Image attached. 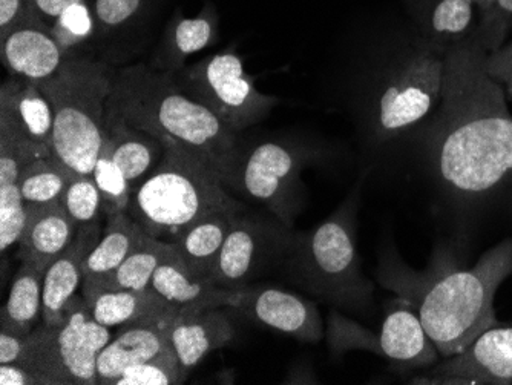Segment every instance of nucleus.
Returning a JSON list of instances; mask_svg holds the SVG:
<instances>
[{"label": "nucleus", "mask_w": 512, "mask_h": 385, "mask_svg": "<svg viewBox=\"0 0 512 385\" xmlns=\"http://www.w3.org/2000/svg\"><path fill=\"white\" fill-rule=\"evenodd\" d=\"M145 237V229L128 212L108 215L99 243L86 258L83 280L112 274Z\"/></svg>", "instance_id": "nucleus-27"}, {"label": "nucleus", "mask_w": 512, "mask_h": 385, "mask_svg": "<svg viewBox=\"0 0 512 385\" xmlns=\"http://www.w3.org/2000/svg\"><path fill=\"white\" fill-rule=\"evenodd\" d=\"M512 275V238L486 251L470 269L440 275L422 293L417 312L442 358L467 349L477 336L499 326L494 297Z\"/></svg>", "instance_id": "nucleus-4"}, {"label": "nucleus", "mask_w": 512, "mask_h": 385, "mask_svg": "<svg viewBox=\"0 0 512 385\" xmlns=\"http://www.w3.org/2000/svg\"><path fill=\"white\" fill-rule=\"evenodd\" d=\"M27 212V226L19 241L17 257L48 270L73 243L79 228L69 217L62 200L27 205Z\"/></svg>", "instance_id": "nucleus-19"}, {"label": "nucleus", "mask_w": 512, "mask_h": 385, "mask_svg": "<svg viewBox=\"0 0 512 385\" xmlns=\"http://www.w3.org/2000/svg\"><path fill=\"white\" fill-rule=\"evenodd\" d=\"M0 122L7 123L31 142L53 149V109L37 83L13 76L2 83Z\"/></svg>", "instance_id": "nucleus-22"}, {"label": "nucleus", "mask_w": 512, "mask_h": 385, "mask_svg": "<svg viewBox=\"0 0 512 385\" xmlns=\"http://www.w3.org/2000/svg\"><path fill=\"white\" fill-rule=\"evenodd\" d=\"M33 5L34 10L39 13V16L45 20L46 24L53 25L54 20L68 10L69 7L79 4V2H86V0H28Z\"/></svg>", "instance_id": "nucleus-41"}, {"label": "nucleus", "mask_w": 512, "mask_h": 385, "mask_svg": "<svg viewBox=\"0 0 512 385\" xmlns=\"http://www.w3.org/2000/svg\"><path fill=\"white\" fill-rule=\"evenodd\" d=\"M27 203L23 201L19 186L0 189V249L2 254L19 244L27 226Z\"/></svg>", "instance_id": "nucleus-36"}, {"label": "nucleus", "mask_w": 512, "mask_h": 385, "mask_svg": "<svg viewBox=\"0 0 512 385\" xmlns=\"http://www.w3.org/2000/svg\"><path fill=\"white\" fill-rule=\"evenodd\" d=\"M488 56L477 34L445 51L434 163L445 185L465 197L488 194L512 174V116Z\"/></svg>", "instance_id": "nucleus-1"}, {"label": "nucleus", "mask_w": 512, "mask_h": 385, "mask_svg": "<svg viewBox=\"0 0 512 385\" xmlns=\"http://www.w3.org/2000/svg\"><path fill=\"white\" fill-rule=\"evenodd\" d=\"M183 93L214 112L230 131L238 132L260 123L279 103L256 88L243 59L235 53L212 54L174 74Z\"/></svg>", "instance_id": "nucleus-9"}, {"label": "nucleus", "mask_w": 512, "mask_h": 385, "mask_svg": "<svg viewBox=\"0 0 512 385\" xmlns=\"http://www.w3.org/2000/svg\"><path fill=\"white\" fill-rule=\"evenodd\" d=\"M413 384H512V327L496 326L473 343L431 369Z\"/></svg>", "instance_id": "nucleus-13"}, {"label": "nucleus", "mask_w": 512, "mask_h": 385, "mask_svg": "<svg viewBox=\"0 0 512 385\" xmlns=\"http://www.w3.org/2000/svg\"><path fill=\"white\" fill-rule=\"evenodd\" d=\"M165 154L129 201L128 214L146 234L174 241L189 226L217 214L243 211L223 180L200 155L174 140H161Z\"/></svg>", "instance_id": "nucleus-3"}, {"label": "nucleus", "mask_w": 512, "mask_h": 385, "mask_svg": "<svg viewBox=\"0 0 512 385\" xmlns=\"http://www.w3.org/2000/svg\"><path fill=\"white\" fill-rule=\"evenodd\" d=\"M27 338L19 364L37 385H97V359L112 335L97 323L83 295H74L62 323H42Z\"/></svg>", "instance_id": "nucleus-7"}, {"label": "nucleus", "mask_w": 512, "mask_h": 385, "mask_svg": "<svg viewBox=\"0 0 512 385\" xmlns=\"http://www.w3.org/2000/svg\"><path fill=\"white\" fill-rule=\"evenodd\" d=\"M302 158L281 143L266 142L244 152L235 189L263 205L272 217L293 229L301 214Z\"/></svg>", "instance_id": "nucleus-12"}, {"label": "nucleus", "mask_w": 512, "mask_h": 385, "mask_svg": "<svg viewBox=\"0 0 512 385\" xmlns=\"http://www.w3.org/2000/svg\"><path fill=\"white\" fill-rule=\"evenodd\" d=\"M114 71L111 63L69 54L37 83L53 109V155L77 174L92 175L102 151Z\"/></svg>", "instance_id": "nucleus-6"}, {"label": "nucleus", "mask_w": 512, "mask_h": 385, "mask_svg": "<svg viewBox=\"0 0 512 385\" xmlns=\"http://www.w3.org/2000/svg\"><path fill=\"white\" fill-rule=\"evenodd\" d=\"M145 5L146 0H92L96 37H108L125 30L143 13Z\"/></svg>", "instance_id": "nucleus-35"}, {"label": "nucleus", "mask_w": 512, "mask_h": 385, "mask_svg": "<svg viewBox=\"0 0 512 385\" xmlns=\"http://www.w3.org/2000/svg\"><path fill=\"white\" fill-rule=\"evenodd\" d=\"M293 229L278 218L237 212L230 224L211 280L223 289L238 290L250 286L275 267H281Z\"/></svg>", "instance_id": "nucleus-10"}, {"label": "nucleus", "mask_w": 512, "mask_h": 385, "mask_svg": "<svg viewBox=\"0 0 512 385\" xmlns=\"http://www.w3.org/2000/svg\"><path fill=\"white\" fill-rule=\"evenodd\" d=\"M106 114L134 128L169 139L200 155L224 185L235 189L244 152L238 134L227 129L214 112L191 99L175 82L148 63L115 68Z\"/></svg>", "instance_id": "nucleus-2"}, {"label": "nucleus", "mask_w": 512, "mask_h": 385, "mask_svg": "<svg viewBox=\"0 0 512 385\" xmlns=\"http://www.w3.org/2000/svg\"><path fill=\"white\" fill-rule=\"evenodd\" d=\"M105 134L112 145V157L134 194L157 168L165 154V146L154 135L134 128L112 114H106Z\"/></svg>", "instance_id": "nucleus-23"}, {"label": "nucleus", "mask_w": 512, "mask_h": 385, "mask_svg": "<svg viewBox=\"0 0 512 385\" xmlns=\"http://www.w3.org/2000/svg\"><path fill=\"white\" fill-rule=\"evenodd\" d=\"M46 270L22 261L11 286L10 297L2 307L0 330L28 335L36 329L42 315L43 281Z\"/></svg>", "instance_id": "nucleus-28"}, {"label": "nucleus", "mask_w": 512, "mask_h": 385, "mask_svg": "<svg viewBox=\"0 0 512 385\" xmlns=\"http://www.w3.org/2000/svg\"><path fill=\"white\" fill-rule=\"evenodd\" d=\"M151 287L178 309H237L241 301L240 289H223L215 286L211 280L194 277L181 260L177 249L155 270Z\"/></svg>", "instance_id": "nucleus-21"}, {"label": "nucleus", "mask_w": 512, "mask_h": 385, "mask_svg": "<svg viewBox=\"0 0 512 385\" xmlns=\"http://www.w3.org/2000/svg\"><path fill=\"white\" fill-rule=\"evenodd\" d=\"M444 76L445 51L430 43L394 66L376 96L373 128L378 142L401 137L437 111Z\"/></svg>", "instance_id": "nucleus-8"}, {"label": "nucleus", "mask_w": 512, "mask_h": 385, "mask_svg": "<svg viewBox=\"0 0 512 385\" xmlns=\"http://www.w3.org/2000/svg\"><path fill=\"white\" fill-rule=\"evenodd\" d=\"M512 27V0H493L488 10L480 14L477 37L488 53H496L503 47Z\"/></svg>", "instance_id": "nucleus-37"}, {"label": "nucleus", "mask_w": 512, "mask_h": 385, "mask_svg": "<svg viewBox=\"0 0 512 385\" xmlns=\"http://www.w3.org/2000/svg\"><path fill=\"white\" fill-rule=\"evenodd\" d=\"M62 203L77 228L102 221V194L92 175L77 174L69 181L63 192Z\"/></svg>", "instance_id": "nucleus-32"}, {"label": "nucleus", "mask_w": 512, "mask_h": 385, "mask_svg": "<svg viewBox=\"0 0 512 385\" xmlns=\"http://www.w3.org/2000/svg\"><path fill=\"white\" fill-rule=\"evenodd\" d=\"M102 232V221L80 226L73 243L46 270L42 301V323L46 326H57L65 320L66 307L85 278L86 258Z\"/></svg>", "instance_id": "nucleus-16"}, {"label": "nucleus", "mask_w": 512, "mask_h": 385, "mask_svg": "<svg viewBox=\"0 0 512 385\" xmlns=\"http://www.w3.org/2000/svg\"><path fill=\"white\" fill-rule=\"evenodd\" d=\"M235 214L237 212H217L209 215L189 226L172 241L181 260L194 277L211 280Z\"/></svg>", "instance_id": "nucleus-25"}, {"label": "nucleus", "mask_w": 512, "mask_h": 385, "mask_svg": "<svg viewBox=\"0 0 512 385\" xmlns=\"http://www.w3.org/2000/svg\"><path fill=\"white\" fill-rule=\"evenodd\" d=\"M188 373L181 369L172 347L149 361L126 370L115 385H177L183 384Z\"/></svg>", "instance_id": "nucleus-34"}, {"label": "nucleus", "mask_w": 512, "mask_h": 385, "mask_svg": "<svg viewBox=\"0 0 512 385\" xmlns=\"http://www.w3.org/2000/svg\"><path fill=\"white\" fill-rule=\"evenodd\" d=\"M175 251L172 241L160 240L146 234L134 252L120 264L119 269L105 277L83 280L82 295L100 290H145L151 287L152 277L160 264Z\"/></svg>", "instance_id": "nucleus-26"}, {"label": "nucleus", "mask_w": 512, "mask_h": 385, "mask_svg": "<svg viewBox=\"0 0 512 385\" xmlns=\"http://www.w3.org/2000/svg\"><path fill=\"white\" fill-rule=\"evenodd\" d=\"M240 290L241 301L235 309L237 312L304 343L321 341L324 324L312 301L270 284H250Z\"/></svg>", "instance_id": "nucleus-14"}, {"label": "nucleus", "mask_w": 512, "mask_h": 385, "mask_svg": "<svg viewBox=\"0 0 512 385\" xmlns=\"http://www.w3.org/2000/svg\"><path fill=\"white\" fill-rule=\"evenodd\" d=\"M27 335L0 330V364H19L27 350Z\"/></svg>", "instance_id": "nucleus-40"}, {"label": "nucleus", "mask_w": 512, "mask_h": 385, "mask_svg": "<svg viewBox=\"0 0 512 385\" xmlns=\"http://www.w3.org/2000/svg\"><path fill=\"white\" fill-rule=\"evenodd\" d=\"M234 323L221 307L181 309L172 321L169 341L181 369L191 373L204 358L235 338Z\"/></svg>", "instance_id": "nucleus-17"}, {"label": "nucleus", "mask_w": 512, "mask_h": 385, "mask_svg": "<svg viewBox=\"0 0 512 385\" xmlns=\"http://www.w3.org/2000/svg\"><path fill=\"white\" fill-rule=\"evenodd\" d=\"M356 201L348 198L332 217L310 231L293 232L281 269L322 303L365 313L371 306L373 284L362 274L356 249Z\"/></svg>", "instance_id": "nucleus-5"}, {"label": "nucleus", "mask_w": 512, "mask_h": 385, "mask_svg": "<svg viewBox=\"0 0 512 385\" xmlns=\"http://www.w3.org/2000/svg\"><path fill=\"white\" fill-rule=\"evenodd\" d=\"M474 4L477 5V8H479L480 14L483 13V11L488 10V8L491 7V4H493V0H474Z\"/></svg>", "instance_id": "nucleus-43"}, {"label": "nucleus", "mask_w": 512, "mask_h": 385, "mask_svg": "<svg viewBox=\"0 0 512 385\" xmlns=\"http://www.w3.org/2000/svg\"><path fill=\"white\" fill-rule=\"evenodd\" d=\"M51 33L62 48L65 57L74 54L73 51L83 43L94 39L96 22L88 2H79L63 11L51 25Z\"/></svg>", "instance_id": "nucleus-33"}, {"label": "nucleus", "mask_w": 512, "mask_h": 385, "mask_svg": "<svg viewBox=\"0 0 512 385\" xmlns=\"http://www.w3.org/2000/svg\"><path fill=\"white\" fill-rule=\"evenodd\" d=\"M181 309H174L151 320L123 326L97 359V385H115L131 367L149 361L171 347L169 332Z\"/></svg>", "instance_id": "nucleus-15"}, {"label": "nucleus", "mask_w": 512, "mask_h": 385, "mask_svg": "<svg viewBox=\"0 0 512 385\" xmlns=\"http://www.w3.org/2000/svg\"><path fill=\"white\" fill-rule=\"evenodd\" d=\"M92 177L96 180L102 194L103 217L106 218L114 212H128L131 188L122 169L112 157V145L106 134Z\"/></svg>", "instance_id": "nucleus-31"}, {"label": "nucleus", "mask_w": 512, "mask_h": 385, "mask_svg": "<svg viewBox=\"0 0 512 385\" xmlns=\"http://www.w3.org/2000/svg\"><path fill=\"white\" fill-rule=\"evenodd\" d=\"M77 172L69 169L59 158H39L20 172V194L27 205H46L51 201L62 200L63 192Z\"/></svg>", "instance_id": "nucleus-30"}, {"label": "nucleus", "mask_w": 512, "mask_h": 385, "mask_svg": "<svg viewBox=\"0 0 512 385\" xmlns=\"http://www.w3.org/2000/svg\"><path fill=\"white\" fill-rule=\"evenodd\" d=\"M0 384L37 385L34 376L20 364H0Z\"/></svg>", "instance_id": "nucleus-42"}, {"label": "nucleus", "mask_w": 512, "mask_h": 385, "mask_svg": "<svg viewBox=\"0 0 512 385\" xmlns=\"http://www.w3.org/2000/svg\"><path fill=\"white\" fill-rule=\"evenodd\" d=\"M327 338L336 355H342L348 350L364 349L379 353L399 366L414 369L433 366L440 356L425 332L419 312L404 300L391 304L385 313L379 338L347 320L336 310L330 315Z\"/></svg>", "instance_id": "nucleus-11"}, {"label": "nucleus", "mask_w": 512, "mask_h": 385, "mask_svg": "<svg viewBox=\"0 0 512 385\" xmlns=\"http://www.w3.org/2000/svg\"><path fill=\"white\" fill-rule=\"evenodd\" d=\"M42 22L45 20L28 0H0V39L17 28Z\"/></svg>", "instance_id": "nucleus-38"}, {"label": "nucleus", "mask_w": 512, "mask_h": 385, "mask_svg": "<svg viewBox=\"0 0 512 385\" xmlns=\"http://www.w3.org/2000/svg\"><path fill=\"white\" fill-rule=\"evenodd\" d=\"M488 73L505 89L506 96L512 100V43L491 53L486 62Z\"/></svg>", "instance_id": "nucleus-39"}, {"label": "nucleus", "mask_w": 512, "mask_h": 385, "mask_svg": "<svg viewBox=\"0 0 512 385\" xmlns=\"http://www.w3.org/2000/svg\"><path fill=\"white\" fill-rule=\"evenodd\" d=\"M0 57L10 76L39 83L57 73L65 54L50 25H27L0 39Z\"/></svg>", "instance_id": "nucleus-18"}, {"label": "nucleus", "mask_w": 512, "mask_h": 385, "mask_svg": "<svg viewBox=\"0 0 512 385\" xmlns=\"http://www.w3.org/2000/svg\"><path fill=\"white\" fill-rule=\"evenodd\" d=\"M477 10L474 0H433L424 16L427 43L447 51L471 39L479 28Z\"/></svg>", "instance_id": "nucleus-29"}, {"label": "nucleus", "mask_w": 512, "mask_h": 385, "mask_svg": "<svg viewBox=\"0 0 512 385\" xmlns=\"http://www.w3.org/2000/svg\"><path fill=\"white\" fill-rule=\"evenodd\" d=\"M217 40L218 13L214 4L207 2L195 17H172L148 65L161 73H180L192 54L207 50Z\"/></svg>", "instance_id": "nucleus-20"}, {"label": "nucleus", "mask_w": 512, "mask_h": 385, "mask_svg": "<svg viewBox=\"0 0 512 385\" xmlns=\"http://www.w3.org/2000/svg\"><path fill=\"white\" fill-rule=\"evenodd\" d=\"M83 298L97 323L108 329L151 320L178 309L152 287L145 290H100L83 295Z\"/></svg>", "instance_id": "nucleus-24"}]
</instances>
